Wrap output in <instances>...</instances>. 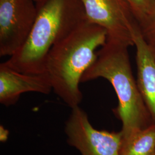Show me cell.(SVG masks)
Segmentation results:
<instances>
[{"label":"cell","instance_id":"6da1fadb","mask_svg":"<svg viewBox=\"0 0 155 155\" xmlns=\"http://www.w3.org/2000/svg\"><path fill=\"white\" fill-rule=\"evenodd\" d=\"M36 6V20L27 42L4 62L25 74L45 73L51 49L88 21L81 0H40Z\"/></svg>","mask_w":155,"mask_h":155},{"label":"cell","instance_id":"7a4b0ae2","mask_svg":"<svg viewBox=\"0 0 155 155\" xmlns=\"http://www.w3.org/2000/svg\"><path fill=\"white\" fill-rule=\"evenodd\" d=\"M104 28L84 22L50 51L45 64L52 90L70 108L79 106L83 95L79 83L95 61L97 50L107 41Z\"/></svg>","mask_w":155,"mask_h":155},{"label":"cell","instance_id":"3957f363","mask_svg":"<svg viewBox=\"0 0 155 155\" xmlns=\"http://www.w3.org/2000/svg\"><path fill=\"white\" fill-rule=\"evenodd\" d=\"M128 48L107 40L81 79L86 82L102 78L110 83L118 100L113 111L122 122V137L153 123L133 76Z\"/></svg>","mask_w":155,"mask_h":155},{"label":"cell","instance_id":"277c9868","mask_svg":"<svg viewBox=\"0 0 155 155\" xmlns=\"http://www.w3.org/2000/svg\"><path fill=\"white\" fill-rule=\"evenodd\" d=\"M65 133L68 143L81 155H120L121 131L109 132L94 128L87 113L79 106L71 109L66 123Z\"/></svg>","mask_w":155,"mask_h":155},{"label":"cell","instance_id":"5b68a950","mask_svg":"<svg viewBox=\"0 0 155 155\" xmlns=\"http://www.w3.org/2000/svg\"><path fill=\"white\" fill-rule=\"evenodd\" d=\"M37 16L33 0H0V56L14 55L27 42Z\"/></svg>","mask_w":155,"mask_h":155},{"label":"cell","instance_id":"8992f818","mask_svg":"<svg viewBox=\"0 0 155 155\" xmlns=\"http://www.w3.org/2000/svg\"><path fill=\"white\" fill-rule=\"evenodd\" d=\"M89 22L107 32L108 40L133 46V29L139 24L127 0H81Z\"/></svg>","mask_w":155,"mask_h":155},{"label":"cell","instance_id":"52a82bcc","mask_svg":"<svg viewBox=\"0 0 155 155\" xmlns=\"http://www.w3.org/2000/svg\"><path fill=\"white\" fill-rule=\"evenodd\" d=\"M52 90L48 75L25 74L0 64V102L9 106L15 105L20 95L28 92L48 94Z\"/></svg>","mask_w":155,"mask_h":155},{"label":"cell","instance_id":"ba28073f","mask_svg":"<svg viewBox=\"0 0 155 155\" xmlns=\"http://www.w3.org/2000/svg\"><path fill=\"white\" fill-rule=\"evenodd\" d=\"M136 47L137 83L144 102L155 124V47L144 38L139 24L133 29Z\"/></svg>","mask_w":155,"mask_h":155},{"label":"cell","instance_id":"9c48e42d","mask_svg":"<svg viewBox=\"0 0 155 155\" xmlns=\"http://www.w3.org/2000/svg\"><path fill=\"white\" fill-rule=\"evenodd\" d=\"M120 155H155V124L122 137Z\"/></svg>","mask_w":155,"mask_h":155},{"label":"cell","instance_id":"30bf717a","mask_svg":"<svg viewBox=\"0 0 155 155\" xmlns=\"http://www.w3.org/2000/svg\"><path fill=\"white\" fill-rule=\"evenodd\" d=\"M127 1L139 26L147 20L155 9V0H127Z\"/></svg>","mask_w":155,"mask_h":155},{"label":"cell","instance_id":"8fae6325","mask_svg":"<svg viewBox=\"0 0 155 155\" xmlns=\"http://www.w3.org/2000/svg\"><path fill=\"white\" fill-rule=\"evenodd\" d=\"M140 28L147 42L155 47V8Z\"/></svg>","mask_w":155,"mask_h":155},{"label":"cell","instance_id":"7c38bea8","mask_svg":"<svg viewBox=\"0 0 155 155\" xmlns=\"http://www.w3.org/2000/svg\"><path fill=\"white\" fill-rule=\"evenodd\" d=\"M8 131L4 127L1 126L0 127V140L1 142H5L8 139Z\"/></svg>","mask_w":155,"mask_h":155},{"label":"cell","instance_id":"4fadbf2b","mask_svg":"<svg viewBox=\"0 0 155 155\" xmlns=\"http://www.w3.org/2000/svg\"><path fill=\"white\" fill-rule=\"evenodd\" d=\"M33 1H35L36 3V2H38V1H39L40 0H33Z\"/></svg>","mask_w":155,"mask_h":155}]
</instances>
